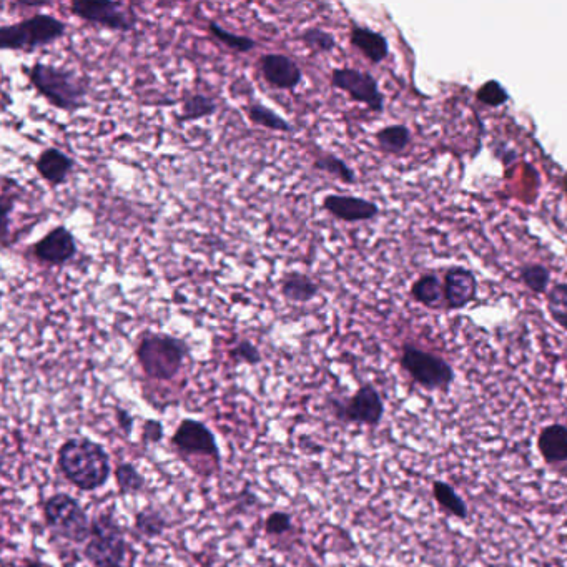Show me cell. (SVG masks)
Masks as SVG:
<instances>
[{
	"mask_svg": "<svg viewBox=\"0 0 567 567\" xmlns=\"http://www.w3.org/2000/svg\"><path fill=\"white\" fill-rule=\"evenodd\" d=\"M20 567H50L49 564L42 563L39 559H27Z\"/></svg>",
	"mask_w": 567,
	"mask_h": 567,
	"instance_id": "f35d334b",
	"label": "cell"
},
{
	"mask_svg": "<svg viewBox=\"0 0 567 567\" xmlns=\"http://www.w3.org/2000/svg\"><path fill=\"white\" fill-rule=\"evenodd\" d=\"M127 541L120 524L112 514L95 516L90 524V538L85 543L84 556L94 567H124Z\"/></svg>",
	"mask_w": 567,
	"mask_h": 567,
	"instance_id": "5b68a950",
	"label": "cell"
},
{
	"mask_svg": "<svg viewBox=\"0 0 567 567\" xmlns=\"http://www.w3.org/2000/svg\"><path fill=\"white\" fill-rule=\"evenodd\" d=\"M25 75L35 92L55 109L75 114L87 107L89 84L72 70L39 60L25 70Z\"/></svg>",
	"mask_w": 567,
	"mask_h": 567,
	"instance_id": "7a4b0ae2",
	"label": "cell"
},
{
	"mask_svg": "<svg viewBox=\"0 0 567 567\" xmlns=\"http://www.w3.org/2000/svg\"><path fill=\"white\" fill-rule=\"evenodd\" d=\"M375 139L383 152L400 155L410 147L411 130L403 124L388 125L376 132Z\"/></svg>",
	"mask_w": 567,
	"mask_h": 567,
	"instance_id": "cb8c5ba5",
	"label": "cell"
},
{
	"mask_svg": "<svg viewBox=\"0 0 567 567\" xmlns=\"http://www.w3.org/2000/svg\"><path fill=\"white\" fill-rule=\"evenodd\" d=\"M60 473L75 488L95 491L105 486L110 476V456L104 446L89 438L64 441L57 454Z\"/></svg>",
	"mask_w": 567,
	"mask_h": 567,
	"instance_id": "6da1fadb",
	"label": "cell"
},
{
	"mask_svg": "<svg viewBox=\"0 0 567 567\" xmlns=\"http://www.w3.org/2000/svg\"><path fill=\"white\" fill-rule=\"evenodd\" d=\"M280 293L283 298L296 305H306L315 300L320 293V286L313 282L305 273L291 272L282 278Z\"/></svg>",
	"mask_w": 567,
	"mask_h": 567,
	"instance_id": "d6986e66",
	"label": "cell"
},
{
	"mask_svg": "<svg viewBox=\"0 0 567 567\" xmlns=\"http://www.w3.org/2000/svg\"><path fill=\"white\" fill-rule=\"evenodd\" d=\"M258 70L267 84L275 89L295 92L303 82V72L295 60L285 54L270 52L258 59Z\"/></svg>",
	"mask_w": 567,
	"mask_h": 567,
	"instance_id": "4fadbf2b",
	"label": "cell"
},
{
	"mask_svg": "<svg viewBox=\"0 0 567 567\" xmlns=\"http://www.w3.org/2000/svg\"><path fill=\"white\" fill-rule=\"evenodd\" d=\"M350 44L360 50L371 64H381L390 57V42L385 35L365 25L353 24L350 30Z\"/></svg>",
	"mask_w": 567,
	"mask_h": 567,
	"instance_id": "ac0fdd59",
	"label": "cell"
},
{
	"mask_svg": "<svg viewBox=\"0 0 567 567\" xmlns=\"http://www.w3.org/2000/svg\"><path fill=\"white\" fill-rule=\"evenodd\" d=\"M331 410L336 420L346 425L368 428L380 426L386 411L383 396L371 383L361 385L350 398L331 401Z\"/></svg>",
	"mask_w": 567,
	"mask_h": 567,
	"instance_id": "ba28073f",
	"label": "cell"
},
{
	"mask_svg": "<svg viewBox=\"0 0 567 567\" xmlns=\"http://www.w3.org/2000/svg\"><path fill=\"white\" fill-rule=\"evenodd\" d=\"M321 205L331 217L346 223L370 222L380 215V207L375 202L355 195L330 193L323 198Z\"/></svg>",
	"mask_w": 567,
	"mask_h": 567,
	"instance_id": "9a60e30c",
	"label": "cell"
},
{
	"mask_svg": "<svg viewBox=\"0 0 567 567\" xmlns=\"http://www.w3.org/2000/svg\"><path fill=\"white\" fill-rule=\"evenodd\" d=\"M313 168L328 173L331 177L338 178L340 182L346 183V185H353L356 182L355 170L335 153H321L320 157L315 158Z\"/></svg>",
	"mask_w": 567,
	"mask_h": 567,
	"instance_id": "4316f807",
	"label": "cell"
},
{
	"mask_svg": "<svg viewBox=\"0 0 567 567\" xmlns=\"http://www.w3.org/2000/svg\"><path fill=\"white\" fill-rule=\"evenodd\" d=\"M293 531V518L285 511H273L265 519V533L270 538H280Z\"/></svg>",
	"mask_w": 567,
	"mask_h": 567,
	"instance_id": "836d02e7",
	"label": "cell"
},
{
	"mask_svg": "<svg viewBox=\"0 0 567 567\" xmlns=\"http://www.w3.org/2000/svg\"><path fill=\"white\" fill-rule=\"evenodd\" d=\"M188 351V343L182 338L147 331L135 348V356L148 378L172 381L182 370Z\"/></svg>",
	"mask_w": 567,
	"mask_h": 567,
	"instance_id": "3957f363",
	"label": "cell"
},
{
	"mask_svg": "<svg viewBox=\"0 0 567 567\" xmlns=\"http://www.w3.org/2000/svg\"><path fill=\"white\" fill-rule=\"evenodd\" d=\"M14 195H9V190L2 187V197H0V213H2V245L7 247L9 242L10 213L14 208Z\"/></svg>",
	"mask_w": 567,
	"mask_h": 567,
	"instance_id": "e575fe53",
	"label": "cell"
},
{
	"mask_svg": "<svg viewBox=\"0 0 567 567\" xmlns=\"http://www.w3.org/2000/svg\"><path fill=\"white\" fill-rule=\"evenodd\" d=\"M143 441L147 444H157L163 438V425L157 420H147L143 423Z\"/></svg>",
	"mask_w": 567,
	"mask_h": 567,
	"instance_id": "d590c367",
	"label": "cell"
},
{
	"mask_svg": "<svg viewBox=\"0 0 567 567\" xmlns=\"http://www.w3.org/2000/svg\"><path fill=\"white\" fill-rule=\"evenodd\" d=\"M115 481H117L119 493L122 496L140 494L145 489V484H147L139 469L130 463H120L117 466V469H115Z\"/></svg>",
	"mask_w": 567,
	"mask_h": 567,
	"instance_id": "f1b7e54d",
	"label": "cell"
},
{
	"mask_svg": "<svg viewBox=\"0 0 567 567\" xmlns=\"http://www.w3.org/2000/svg\"><path fill=\"white\" fill-rule=\"evenodd\" d=\"M247 117L253 125L263 127V129L272 130V132H283V134H291L295 132V127L277 114L275 110L270 109L267 105L260 104V102H252L245 107Z\"/></svg>",
	"mask_w": 567,
	"mask_h": 567,
	"instance_id": "603a6c76",
	"label": "cell"
},
{
	"mask_svg": "<svg viewBox=\"0 0 567 567\" xmlns=\"http://www.w3.org/2000/svg\"><path fill=\"white\" fill-rule=\"evenodd\" d=\"M443 291L444 308L463 310L478 296V278L469 268H448L444 273Z\"/></svg>",
	"mask_w": 567,
	"mask_h": 567,
	"instance_id": "5bb4252c",
	"label": "cell"
},
{
	"mask_svg": "<svg viewBox=\"0 0 567 567\" xmlns=\"http://www.w3.org/2000/svg\"><path fill=\"white\" fill-rule=\"evenodd\" d=\"M400 366L426 391L448 393L456 380V373L448 361L411 343H405L401 348Z\"/></svg>",
	"mask_w": 567,
	"mask_h": 567,
	"instance_id": "52a82bcc",
	"label": "cell"
},
{
	"mask_svg": "<svg viewBox=\"0 0 567 567\" xmlns=\"http://www.w3.org/2000/svg\"><path fill=\"white\" fill-rule=\"evenodd\" d=\"M476 99L481 104L496 109V107H503V105L508 104L511 97H509L506 87L499 80L491 79L479 87L478 92H476Z\"/></svg>",
	"mask_w": 567,
	"mask_h": 567,
	"instance_id": "1f68e13d",
	"label": "cell"
},
{
	"mask_svg": "<svg viewBox=\"0 0 567 567\" xmlns=\"http://www.w3.org/2000/svg\"><path fill=\"white\" fill-rule=\"evenodd\" d=\"M32 253L44 265L64 267L77 257L79 245H77V238L69 228L65 225H57L47 235L40 238L39 242L34 243Z\"/></svg>",
	"mask_w": 567,
	"mask_h": 567,
	"instance_id": "7c38bea8",
	"label": "cell"
},
{
	"mask_svg": "<svg viewBox=\"0 0 567 567\" xmlns=\"http://www.w3.org/2000/svg\"><path fill=\"white\" fill-rule=\"evenodd\" d=\"M549 316L556 325L567 331V283H558L548 291L546 296Z\"/></svg>",
	"mask_w": 567,
	"mask_h": 567,
	"instance_id": "4dcf8cb0",
	"label": "cell"
},
{
	"mask_svg": "<svg viewBox=\"0 0 567 567\" xmlns=\"http://www.w3.org/2000/svg\"><path fill=\"white\" fill-rule=\"evenodd\" d=\"M519 280L529 291H533L534 295H539L549 290L551 272L541 263H526L519 268Z\"/></svg>",
	"mask_w": 567,
	"mask_h": 567,
	"instance_id": "f546056e",
	"label": "cell"
},
{
	"mask_svg": "<svg viewBox=\"0 0 567 567\" xmlns=\"http://www.w3.org/2000/svg\"><path fill=\"white\" fill-rule=\"evenodd\" d=\"M45 523L57 538L72 544H85L90 538L89 516L82 504L69 494H52L42 504Z\"/></svg>",
	"mask_w": 567,
	"mask_h": 567,
	"instance_id": "8992f818",
	"label": "cell"
},
{
	"mask_svg": "<svg viewBox=\"0 0 567 567\" xmlns=\"http://www.w3.org/2000/svg\"><path fill=\"white\" fill-rule=\"evenodd\" d=\"M70 14L87 24L100 25L112 32H132L139 24V15L122 2H97V0H74Z\"/></svg>",
	"mask_w": 567,
	"mask_h": 567,
	"instance_id": "9c48e42d",
	"label": "cell"
},
{
	"mask_svg": "<svg viewBox=\"0 0 567 567\" xmlns=\"http://www.w3.org/2000/svg\"><path fill=\"white\" fill-rule=\"evenodd\" d=\"M67 34V24L54 15L35 14L0 27V49L34 52L52 45Z\"/></svg>",
	"mask_w": 567,
	"mask_h": 567,
	"instance_id": "277c9868",
	"label": "cell"
},
{
	"mask_svg": "<svg viewBox=\"0 0 567 567\" xmlns=\"http://www.w3.org/2000/svg\"><path fill=\"white\" fill-rule=\"evenodd\" d=\"M115 418H117V423H119L120 429H122L125 434L132 433L134 418H132L129 411L124 410V408H117V410H115Z\"/></svg>",
	"mask_w": 567,
	"mask_h": 567,
	"instance_id": "8d00e7d4",
	"label": "cell"
},
{
	"mask_svg": "<svg viewBox=\"0 0 567 567\" xmlns=\"http://www.w3.org/2000/svg\"><path fill=\"white\" fill-rule=\"evenodd\" d=\"M538 453L551 468L567 466V425L551 423L539 431L536 439Z\"/></svg>",
	"mask_w": 567,
	"mask_h": 567,
	"instance_id": "e0dca14e",
	"label": "cell"
},
{
	"mask_svg": "<svg viewBox=\"0 0 567 567\" xmlns=\"http://www.w3.org/2000/svg\"><path fill=\"white\" fill-rule=\"evenodd\" d=\"M75 160L57 147H47L35 160V170L50 187L57 188L69 180L74 172Z\"/></svg>",
	"mask_w": 567,
	"mask_h": 567,
	"instance_id": "2e32d148",
	"label": "cell"
},
{
	"mask_svg": "<svg viewBox=\"0 0 567 567\" xmlns=\"http://www.w3.org/2000/svg\"><path fill=\"white\" fill-rule=\"evenodd\" d=\"M208 32L217 42L225 45L227 49L233 50V52H238V54H248V52L257 49V40L247 37V35L233 34V32L218 24L217 20L208 22Z\"/></svg>",
	"mask_w": 567,
	"mask_h": 567,
	"instance_id": "d4e9b609",
	"label": "cell"
},
{
	"mask_svg": "<svg viewBox=\"0 0 567 567\" xmlns=\"http://www.w3.org/2000/svg\"><path fill=\"white\" fill-rule=\"evenodd\" d=\"M411 296L426 308L444 306L443 283L436 273H425L411 286Z\"/></svg>",
	"mask_w": 567,
	"mask_h": 567,
	"instance_id": "7402d4cb",
	"label": "cell"
},
{
	"mask_svg": "<svg viewBox=\"0 0 567 567\" xmlns=\"http://www.w3.org/2000/svg\"><path fill=\"white\" fill-rule=\"evenodd\" d=\"M218 112V104L215 99L200 92H188L182 100V110L177 115L178 124L185 122H197V120L208 119Z\"/></svg>",
	"mask_w": 567,
	"mask_h": 567,
	"instance_id": "ffe728a7",
	"label": "cell"
},
{
	"mask_svg": "<svg viewBox=\"0 0 567 567\" xmlns=\"http://www.w3.org/2000/svg\"><path fill=\"white\" fill-rule=\"evenodd\" d=\"M331 87L348 94L353 102L365 104L371 112H385V95L381 92L380 84L375 75L353 67H341L331 72Z\"/></svg>",
	"mask_w": 567,
	"mask_h": 567,
	"instance_id": "30bf717a",
	"label": "cell"
},
{
	"mask_svg": "<svg viewBox=\"0 0 567 567\" xmlns=\"http://www.w3.org/2000/svg\"><path fill=\"white\" fill-rule=\"evenodd\" d=\"M168 524L167 516L160 513V509L145 508L135 516L134 528L142 538L155 539L162 536Z\"/></svg>",
	"mask_w": 567,
	"mask_h": 567,
	"instance_id": "484cf974",
	"label": "cell"
},
{
	"mask_svg": "<svg viewBox=\"0 0 567 567\" xmlns=\"http://www.w3.org/2000/svg\"><path fill=\"white\" fill-rule=\"evenodd\" d=\"M17 4L22 5V7H27V9H29V7H37V9H40V7H49V5H52V2H27V0H22V2H17Z\"/></svg>",
	"mask_w": 567,
	"mask_h": 567,
	"instance_id": "74e56055",
	"label": "cell"
},
{
	"mask_svg": "<svg viewBox=\"0 0 567 567\" xmlns=\"http://www.w3.org/2000/svg\"><path fill=\"white\" fill-rule=\"evenodd\" d=\"M173 448L180 456H205L217 463L220 468V448H218L217 438L212 433V429L207 425H203L202 421L183 420L178 428L175 429L172 439H170Z\"/></svg>",
	"mask_w": 567,
	"mask_h": 567,
	"instance_id": "8fae6325",
	"label": "cell"
},
{
	"mask_svg": "<svg viewBox=\"0 0 567 567\" xmlns=\"http://www.w3.org/2000/svg\"><path fill=\"white\" fill-rule=\"evenodd\" d=\"M295 40L306 45L315 54H330L336 49L335 35L330 34L328 30L321 29L318 25L303 30L301 34L296 35Z\"/></svg>",
	"mask_w": 567,
	"mask_h": 567,
	"instance_id": "83f0119b",
	"label": "cell"
},
{
	"mask_svg": "<svg viewBox=\"0 0 567 567\" xmlns=\"http://www.w3.org/2000/svg\"><path fill=\"white\" fill-rule=\"evenodd\" d=\"M433 498L438 503L439 508L443 509L444 513L453 516V518L466 521L469 518V508L466 501H464L456 489L446 481L436 479L433 481Z\"/></svg>",
	"mask_w": 567,
	"mask_h": 567,
	"instance_id": "44dd1931",
	"label": "cell"
},
{
	"mask_svg": "<svg viewBox=\"0 0 567 567\" xmlns=\"http://www.w3.org/2000/svg\"><path fill=\"white\" fill-rule=\"evenodd\" d=\"M228 355L235 363H240V365L255 366L262 363V353L258 350V346L248 340L238 341Z\"/></svg>",
	"mask_w": 567,
	"mask_h": 567,
	"instance_id": "d6a6232c",
	"label": "cell"
}]
</instances>
